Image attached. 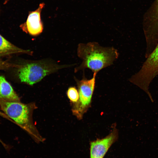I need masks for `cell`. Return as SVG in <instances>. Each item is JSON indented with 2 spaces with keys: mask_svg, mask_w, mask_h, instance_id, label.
Instances as JSON below:
<instances>
[{
  "mask_svg": "<svg viewBox=\"0 0 158 158\" xmlns=\"http://www.w3.org/2000/svg\"><path fill=\"white\" fill-rule=\"evenodd\" d=\"M67 96L73 104L78 102L79 99V94L78 90L74 87L69 88L67 91Z\"/></svg>",
  "mask_w": 158,
  "mask_h": 158,
  "instance_id": "obj_11",
  "label": "cell"
},
{
  "mask_svg": "<svg viewBox=\"0 0 158 158\" xmlns=\"http://www.w3.org/2000/svg\"><path fill=\"white\" fill-rule=\"evenodd\" d=\"M44 5V3H41L36 10L29 12L26 21L20 26L23 31L34 36L42 32L43 27L41 19V13Z\"/></svg>",
  "mask_w": 158,
  "mask_h": 158,
  "instance_id": "obj_8",
  "label": "cell"
},
{
  "mask_svg": "<svg viewBox=\"0 0 158 158\" xmlns=\"http://www.w3.org/2000/svg\"><path fill=\"white\" fill-rule=\"evenodd\" d=\"M142 23L146 44V52L150 54L158 42V0H154L144 13Z\"/></svg>",
  "mask_w": 158,
  "mask_h": 158,
  "instance_id": "obj_6",
  "label": "cell"
},
{
  "mask_svg": "<svg viewBox=\"0 0 158 158\" xmlns=\"http://www.w3.org/2000/svg\"><path fill=\"white\" fill-rule=\"evenodd\" d=\"M77 54L82 62L75 68V72L87 68L93 73H97L101 70L112 64L119 54L113 47H103L97 42H90L79 44Z\"/></svg>",
  "mask_w": 158,
  "mask_h": 158,
  "instance_id": "obj_1",
  "label": "cell"
},
{
  "mask_svg": "<svg viewBox=\"0 0 158 158\" xmlns=\"http://www.w3.org/2000/svg\"><path fill=\"white\" fill-rule=\"evenodd\" d=\"M0 142L1 143L2 145L4 146V147L5 148L6 150H8V145H6V144L4 143L0 139Z\"/></svg>",
  "mask_w": 158,
  "mask_h": 158,
  "instance_id": "obj_13",
  "label": "cell"
},
{
  "mask_svg": "<svg viewBox=\"0 0 158 158\" xmlns=\"http://www.w3.org/2000/svg\"><path fill=\"white\" fill-rule=\"evenodd\" d=\"M2 113H1V112H0V115H2Z\"/></svg>",
  "mask_w": 158,
  "mask_h": 158,
  "instance_id": "obj_15",
  "label": "cell"
},
{
  "mask_svg": "<svg viewBox=\"0 0 158 158\" xmlns=\"http://www.w3.org/2000/svg\"><path fill=\"white\" fill-rule=\"evenodd\" d=\"M0 107L6 115L36 141L43 140L32 121L33 111L36 108L34 103L26 104L20 102L0 100Z\"/></svg>",
  "mask_w": 158,
  "mask_h": 158,
  "instance_id": "obj_2",
  "label": "cell"
},
{
  "mask_svg": "<svg viewBox=\"0 0 158 158\" xmlns=\"http://www.w3.org/2000/svg\"><path fill=\"white\" fill-rule=\"evenodd\" d=\"M18 65L9 63L0 59V70L8 69L11 68H17Z\"/></svg>",
  "mask_w": 158,
  "mask_h": 158,
  "instance_id": "obj_12",
  "label": "cell"
},
{
  "mask_svg": "<svg viewBox=\"0 0 158 158\" xmlns=\"http://www.w3.org/2000/svg\"><path fill=\"white\" fill-rule=\"evenodd\" d=\"M9 0H6L5 1V3H6Z\"/></svg>",
  "mask_w": 158,
  "mask_h": 158,
  "instance_id": "obj_14",
  "label": "cell"
},
{
  "mask_svg": "<svg viewBox=\"0 0 158 158\" xmlns=\"http://www.w3.org/2000/svg\"><path fill=\"white\" fill-rule=\"evenodd\" d=\"M0 100L20 102V98L4 77L0 75Z\"/></svg>",
  "mask_w": 158,
  "mask_h": 158,
  "instance_id": "obj_10",
  "label": "cell"
},
{
  "mask_svg": "<svg viewBox=\"0 0 158 158\" xmlns=\"http://www.w3.org/2000/svg\"><path fill=\"white\" fill-rule=\"evenodd\" d=\"M97 74L94 73L92 77L89 79L85 77L84 73L81 80L75 78L78 87L79 99L77 102L73 104L72 111L73 114L79 120L82 119L84 114L91 106Z\"/></svg>",
  "mask_w": 158,
  "mask_h": 158,
  "instance_id": "obj_5",
  "label": "cell"
},
{
  "mask_svg": "<svg viewBox=\"0 0 158 158\" xmlns=\"http://www.w3.org/2000/svg\"><path fill=\"white\" fill-rule=\"evenodd\" d=\"M25 53L32 55V52L29 50L20 49L11 43L0 35V56L12 54Z\"/></svg>",
  "mask_w": 158,
  "mask_h": 158,
  "instance_id": "obj_9",
  "label": "cell"
},
{
  "mask_svg": "<svg viewBox=\"0 0 158 158\" xmlns=\"http://www.w3.org/2000/svg\"><path fill=\"white\" fill-rule=\"evenodd\" d=\"M65 66L45 61H36L19 65L17 68V73L21 82L32 85L46 75L64 68Z\"/></svg>",
  "mask_w": 158,
  "mask_h": 158,
  "instance_id": "obj_3",
  "label": "cell"
},
{
  "mask_svg": "<svg viewBox=\"0 0 158 158\" xmlns=\"http://www.w3.org/2000/svg\"><path fill=\"white\" fill-rule=\"evenodd\" d=\"M146 58L141 68L130 77L129 81L144 91L150 97L148 91L149 85L158 75V42L152 52Z\"/></svg>",
  "mask_w": 158,
  "mask_h": 158,
  "instance_id": "obj_4",
  "label": "cell"
},
{
  "mask_svg": "<svg viewBox=\"0 0 158 158\" xmlns=\"http://www.w3.org/2000/svg\"><path fill=\"white\" fill-rule=\"evenodd\" d=\"M118 138V131L115 124L111 132L105 137L90 142V158H104Z\"/></svg>",
  "mask_w": 158,
  "mask_h": 158,
  "instance_id": "obj_7",
  "label": "cell"
}]
</instances>
